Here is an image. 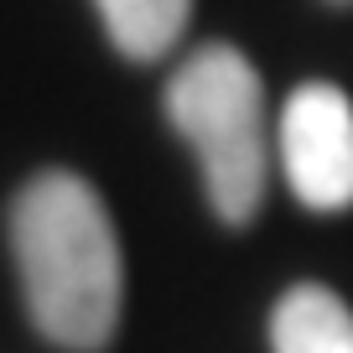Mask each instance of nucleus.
I'll return each mask as SVG.
<instances>
[{"label": "nucleus", "instance_id": "20e7f679", "mask_svg": "<svg viewBox=\"0 0 353 353\" xmlns=\"http://www.w3.org/2000/svg\"><path fill=\"white\" fill-rule=\"evenodd\" d=\"M276 353H353V312L327 286H291L270 312Z\"/></svg>", "mask_w": 353, "mask_h": 353}, {"label": "nucleus", "instance_id": "f257e3e1", "mask_svg": "<svg viewBox=\"0 0 353 353\" xmlns=\"http://www.w3.org/2000/svg\"><path fill=\"white\" fill-rule=\"evenodd\" d=\"M11 250L42 338L68 353H99L125 307V254L99 192L73 172H42L11 208Z\"/></svg>", "mask_w": 353, "mask_h": 353}, {"label": "nucleus", "instance_id": "7ed1b4c3", "mask_svg": "<svg viewBox=\"0 0 353 353\" xmlns=\"http://www.w3.org/2000/svg\"><path fill=\"white\" fill-rule=\"evenodd\" d=\"M281 172L312 213L353 208V104L332 83H301L281 110Z\"/></svg>", "mask_w": 353, "mask_h": 353}, {"label": "nucleus", "instance_id": "f03ea898", "mask_svg": "<svg viewBox=\"0 0 353 353\" xmlns=\"http://www.w3.org/2000/svg\"><path fill=\"white\" fill-rule=\"evenodd\" d=\"M166 114L192 145L223 223H250L265 203V88L254 63L229 42H208L166 83Z\"/></svg>", "mask_w": 353, "mask_h": 353}, {"label": "nucleus", "instance_id": "39448f33", "mask_svg": "<svg viewBox=\"0 0 353 353\" xmlns=\"http://www.w3.org/2000/svg\"><path fill=\"white\" fill-rule=\"evenodd\" d=\"M104 16V32L135 63H151V57L172 52L182 26L192 16V0H94Z\"/></svg>", "mask_w": 353, "mask_h": 353}]
</instances>
